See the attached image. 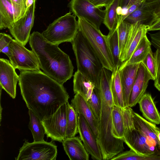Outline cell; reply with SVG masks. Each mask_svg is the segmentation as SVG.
<instances>
[{
  "mask_svg": "<svg viewBox=\"0 0 160 160\" xmlns=\"http://www.w3.org/2000/svg\"><path fill=\"white\" fill-rule=\"evenodd\" d=\"M36 1L28 9L24 15L9 29L12 36L24 46L29 41L34 19Z\"/></svg>",
  "mask_w": 160,
  "mask_h": 160,
  "instance_id": "13",
  "label": "cell"
},
{
  "mask_svg": "<svg viewBox=\"0 0 160 160\" xmlns=\"http://www.w3.org/2000/svg\"><path fill=\"white\" fill-rule=\"evenodd\" d=\"M146 1L153 4L155 7V8L160 5V0H146Z\"/></svg>",
  "mask_w": 160,
  "mask_h": 160,
  "instance_id": "44",
  "label": "cell"
},
{
  "mask_svg": "<svg viewBox=\"0 0 160 160\" xmlns=\"http://www.w3.org/2000/svg\"><path fill=\"white\" fill-rule=\"evenodd\" d=\"M107 38L113 60L114 71L119 68L121 64L120 59V50L117 28L109 32L107 35Z\"/></svg>",
  "mask_w": 160,
  "mask_h": 160,
  "instance_id": "28",
  "label": "cell"
},
{
  "mask_svg": "<svg viewBox=\"0 0 160 160\" xmlns=\"http://www.w3.org/2000/svg\"><path fill=\"white\" fill-rule=\"evenodd\" d=\"M131 114L135 127L142 131L155 147L160 149V144L158 138L160 128L155 124L148 121L134 112L132 109Z\"/></svg>",
  "mask_w": 160,
  "mask_h": 160,
  "instance_id": "19",
  "label": "cell"
},
{
  "mask_svg": "<svg viewBox=\"0 0 160 160\" xmlns=\"http://www.w3.org/2000/svg\"><path fill=\"white\" fill-rule=\"evenodd\" d=\"M18 85L28 109L41 121L51 116L69 98L62 84L40 70L21 71Z\"/></svg>",
  "mask_w": 160,
  "mask_h": 160,
  "instance_id": "1",
  "label": "cell"
},
{
  "mask_svg": "<svg viewBox=\"0 0 160 160\" xmlns=\"http://www.w3.org/2000/svg\"><path fill=\"white\" fill-rule=\"evenodd\" d=\"M96 6L101 8L102 7H106L111 3L114 0H89Z\"/></svg>",
  "mask_w": 160,
  "mask_h": 160,
  "instance_id": "40",
  "label": "cell"
},
{
  "mask_svg": "<svg viewBox=\"0 0 160 160\" xmlns=\"http://www.w3.org/2000/svg\"><path fill=\"white\" fill-rule=\"evenodd\" d=\"M124 122V142L130 149L137 153L148 155L160 149L155 147L144 134L134 125L131 108H121Z\"/></svg>",
  "mask_w": 160,
  "mask_h": 160,
  "instance_id": "6",
  "label": "cell"
},
{
  "mask_svg": "<svg viewBox=\"0 0 160 160\" xmlns=\"http://www.w3.org/2000/svg\"><path fill=\"white\" fill-rule=\"evenodd\" d=\"M150 80H153L151 75L144 64L141 62L130 96L128 107H133L138 103L145 93L148 82Z\"/></svg>",
  "mask_w": 160,
  "mask_h": 160,
  "instance_id": "15",
  "label": "cell"
},
{
  "mask_svg": "<svg viewBox=\"0 0 160 160\" xmlns=\"http://www.w3.org/2000/svg\"><path fill=\"white\" fill-rule=\"evenodd\" d=\"M76 17L71 12L67 13L50 24L42 34L47 40L54 44L71 42L78 31V22Z\"/></svg>",
  "mask_w": 160,
  "mask_h": 160,
  "instance_id": "7",
  "label": "cell"
},
{
  "mask_svg": "<svg viewBox=\"0 0 160 160\" xmlns=\"http://www.w3.org/2000/svg\"><path fill=\"white\" fill-rule=\"evenodd\" d=\"M154 13L155 14L156 19L160 18V5L157 6L154 9Z\"/></svg>",
  "mask_w": 160,
  "mask_h": 160,
  "instance_id": "43",
  "label": "cell"
},
{
  "mask_svg": "<svg viewBox=\"0 0 160 160\" xmlns=\"http://www.w3.org/2000/svg\"><path fill=\"white\" fill-rule=\"evenodd\" d=\"M9 35L4 33H0V52L5 48L8 47L9 44L13 40Z\"/></svg>",
  "mask_w": 160,
  "mask_h": 160,
  "instance_id": "39",
  "label": "cell"
},
{
  "mask_svg": "<svg viewBox=\"0 0 160 160\" xmlns=\"http://www.w3.org/2000/svg\"><path fill=\"white\" fill-rule=\"evenodd\" d=\"M78 115L68 102L67 103V128L66 138L75 136L78 132Z\"/></svg>",
  "mask_w": 160,
  "mask_h": 160,
  "instance_id": "31",
  "label": "cell"
},
{
  "mask_svg": "<svg viewBox=\"0 0 160 160\" xmlns=\"http://www.w3.org/2000/svg\"><path fill=\"white\" fill-rule=\"evenodd\" d=\"M29 41L45 74L62 84L71 78L74 69L71 60L58 45L49 42L38 32L30 35Z\"/></svg>",
  "mask_w": 160,
  "mask_h": 160,
  "instance_id": "3",
  "label": "cell"
},
{
  "mask_svg": "<svg viewBox=\"0 0 160 160\" xmlns=\"http://www.w3.org/2000/svg\"><path fill=\"white\" fill-rule=\"evenodd\" d=\"M24 45L13 39L9 44L11 55L10 62L16 69L21 71L40 70L38 58L32 50L26 48Z\"/></svg>",
  "mask_w": 160,
  "mask_h": 160,
  "instance_id": "9",
  "label": "cell"
},
{
  "mask_svg": "<svg viewBox=\"0 0 160 160\" xmlns=\"http://www.w3.org/2000/svg\"><path fill=\"white\" fill-rule=\"evenodd\" d=\"M87 102L95 116L99 122L101 113V100L98 88L95 87L90 98Z\"/></svg>",
  "mask_w": 160,
  "mask_h": 160,
  "instance_id": "35",
  "label": "cell"
},
{
  "mask_svg": "<svg viewBox=\"0 0 160 160\" xmlns=\"http://www.w3.org/2000/svg\"></svg>",
  "mask_w": 160,
  "mask_h": 160,
  "instance_id": "47",
  "label": "cell"
},
{
  "mask_svg": "<svg viewBox=\"0 0 160 160\" xmlns=\"http://www.w3.org/2000/svg\"><path fill=\"white\" fill-rule=\"evenodd\" d=\"M151 42L146 35L141 40L130 58L122 63L120 66L142 62L151 51Z\"/></svg>",
  "mask_w": 160,
  "mask_h": 160,
  "instance_id": "24",
  "label": "cell"
},
{
  "mask_svg": "<svg viewBox=\"0 0 160 160\" xmlns=\"http://www.w3.org/2000/svg\"><path fill=\"white\" fill-rule=\"evenodd\" d=\"M45 133L53 141L62 142L66 138L67 103L51 116L42 121Z\"/></svg>",
  "mask_w": 160,
  "mask_h": 160,
  "instance_id": "10",
  "label": "cell"
},
{
  "mask_svg": "<svg viewBox=\"0 0 160 160\" xmlns=\"http://www.w3.org/2000/svg\"><path fill=\"white\" fill-rule=\"evenodd\" d=\"M112 75L111 71L103 68L98 88L101 107L97 140L101 151L103 160H110L123 152L124 149L123 139L114 138L112 133V111L115 105L111 88Z\"/></svg>",
  "mask_w": 160,
  "mask_h": 160,
  "instance_id": "2",
  "label": "cell"
},
{
  "mask_svg": "<svg viewBox=\"0 0 160 160\" xmlns=\"http://www.w3.org/2000/svg\"><path fill=\"white\" fill-rule=\"evenodd\" d=\"M78 30L98 57L103 68L112 72L114 66L107 36L85 19L78 18Z\"/></svg>",
  "mask_w": 160,
  "mask_h": 160,
  "instance_id": "5",
  "label": "cell"
},
{
  "mask_svg": "<svg viewBox=\"0 0 160 160\" xmlns=\"http://www.w3.org/2000/svg\"><path fill=\"white\" fill-rule=\"evenodd\" d=\"M78 70L88 78L99 88L102 70L100 61L79 30L71 42Z\"/></svg>",
  "mask_w": 160,
  "mask_h": 160,
  "instance_id": "4",
  "label": "cell"
},
{
  "mask_svg": "<svg viewBox=\"0 0 160 160\" xmlns=\"http://www.w3.org/2000/svg\"><path fill=\"white\" fill-rule=\"evenodd\" d=\"M78 132L87 151L93 160H102L101 149L92 129L82 115H78Z\"/></svg>",
  "mask_w": 160,
  "mask_h": 160,
  "instance_id": "12",
  "label": "cell"
},
{
  "mask_svg": "<svg viewBox=\"0 0 160 160\" xmlns=\"http://www.w3.org/2000/svg\"><path fill=\"white\" fill-rule=\"evenodd\" d=\"M57 146L52 141L44 140L29 142L26 140L19 150L16 160H55Z\"/></svg>",
  "mask_w": 160,
  "mask_h": 160,
  "instance_id": "8",
  "label": "cell"
},
{
  "mask_svg": "<svg viewBox=\"0 0 160 160\" xmlns=\"http://www.w3.org/2000/svg\"><path fill=\"white\" fill-rule=\"evenodd\" d=\"M29 122L28 128L32 135L34 141H43L45 131L41 119L28 109Z\"/></svg>",
  "mask_w": 160,
  "mask_h": 160,
  "instance_id": "30",
  "label": "cell"
},
{
  "mask_svg": "<svg viewBox=\"0 0 160 160\" xmlns=\"http://www.w3.org/2000/svg\"><path fill=\"white\" fill-rule=\"evenodd\" d=\"M142 62L148 70L153 80L154 81L157 76V66L152 50L148 53Z\"/></svg>",
  "mask_w": 160,
  "mask_h": 160,
  "instance_id": "38",
  "label": "cell"
},
{
  "mask_svg": "<svg viewBox=\"0 0 160 160\" xmlns=\"http://www.w3.org/2000/svg\"><path fill=\"white\" fill-rule=\"evenodd\" d=\"M138 103L140 110L146 120L155 124H160V114L150 94L145 93Z\"/></svg>",
  "mask_w": 160,
  "mask_h": 160,
  "instance_id": "22",
  "label": "cell"
},
{
  "mask_svg": "<svg viewBox=\"0 0 160 160\" xmlns=\"http://www.w3.org/2000/svg\"><path fill=\"white\" fill-rule=\"evenodd\" d=\"M158 138L160 144V131L159 132L158 135Z\"/></svg>",
  "mask_w": 160,
  "mask_h": 160,
  "instance_id": "46",
  "label": "cell"
},
{
  "mask_svg": "<svg viewBox=\"0 0 160 160\" xmlns=\"http://www.w3.org/2000/svg\"><path fill=\"white\" fill-rule=\"evenodd\" d=\"M66 153L70 160H88L89 153L78 137L66 138L62 142Z\"/></svg>",
  "mask_w": 160,
  "mask_h": 160,
  "instance_id": "21",
  "label": "cell"
},
{
  "mask_svg": "<svg viewBox=\"0 0 160 160\" xmlns=\"http://www.w3.org/2000/svg\"><path fill=\"white\" fill-rule=\"evenodd\" d=\"M69 6L73 15L85 19L99 29L104 21L105 10L96 6L89 0H71Z\"/></svg>",
  "mask_w": 160,
  "mask_h": 160,
  "instance_id": "11",
  "label": "cell"
},
{
  "mask_svg": "<svg viewBox=\"0 0 160 160\" xmlns=\"http://www.w3.org/2000/svg\"><path fill=\"white\" fill-rule=\"evenodd\" d=\"M146 0H130L121 14L118 15V25L133 12Z\"/></svg>",
  "mask_w": 160,
  "mask_h": 160,
  "instance_id": "36",
  "label": "cell"
},
{
  "mask_svg": "<svg viewBox=\"0 0 160 160\" xmlns=\"http://www.w3.org/2000/svg\"><path fill=\"white\" fill-rule=\"evenodd\" d=\"M112 120L113 136L118 139H123L124 127L122 109L115 105L112 111Z\"/></svg>",
  "mask_w": 160,
  "mask_h": 160,
  "instance_id": "29",
  "label": "cell"
},
{
  "mask_svg": "<svg viewBox=\"0 0 160 160\" xmlns=\"http://www.w3.org/2000/svg\"><path fill=\"white\" fill-rule=\"evenodd\" d=\"M15 69L8 60L0 58V86L12 98L16 97V86L19 80Z\"/></svg>",
  "mask_w": 160,
  "mask_h": 160,
  "instance_id": "14",
  "label": "cell"
},
{
  "mask_svg": "<svg viewBox=\"0 0 160 160\" xmlns=\"http://www.w3.org/2000/svg\"><path fill=\"white\" fill-rule=\"evenodd\" d=\"M36 0H26V5L27 7L28 8Z\"/></svg>",
  "mask_w": 160,
  "mask_h": 160,
  "instance_id": "45",
  "label": "cell"
},
{
  "mask_svg": "<svg viewBox=\"0 0 160 160\" xmlns=\"http://www.w3.org/2000/svg\"><path fill=\"white\" fill-rule=\"evenodd\" d=\"M119 68L112 72L111 88L115 105L123 108L125 107Z\"/></svg>",
  "mask_w": 160,
  "mask_h": 160,
  "instance_id": "27",
  "label": "cell"
},
{
  "mask_svg": "<svg viewBox=\"0 0 160 160\" xmlns=\"http://www.w3.org/2000/svg\"><path fill=\"white\" fill-rule=\"evenodd\" d=\"M151 43L156 50L153 54L157 66V76L154 80V86L160 92V30L150 34Z\"/></svg>",
  "mask_w": 160,
  "mask_h": 160,
  "instance_id": "33",
  "label": "cell"
},
{
  "mask_svg": "<svg viewBox=\"0 0 160 160\" xmlns=\"http://www.w3.org/2000/svg\"><path fill=\"white\" fill-rule=\"evenodd\" d=\"M160 30V18L156 20L149 26L148 31Z\"/></svg>",
  "mask_w": 160,
  "mask_h": 160,
  "instance_id": "41",
  "label": "cell"
},
{
  "mask_svg": "<svg viewBox=\"0 0 160 160\" xmlns=\"http://www.w3.org/2000/svg\"><path fill=\"white\" fill-rule=\"evenodd\" d=\"M95 86L87 77L77 70L74 74L73 90L75 94L78 93L87 101L90 98Z\"/></svg>",
  "mask_w": 160,
  "mask_h": 160,
  "instance_id": "23",
  "label": "cell"
},
{
  "mask_svg": "<svg viewBox=\"0 0 160 160\" xmlns=\"http://www.w3.org/2000/svg\"><path fill=\"white\" fill-rule=\"evenodd\" d=\"M11 1L13 7L15 23L24 15L28 8L27 7L26 5V0Z\"/></svg>",
  "mask_w": 160,
  "mask_h": 160,
  "instance_id": "37",
  "label": "cell"
},
{
  "mask_svg": "<svg viewBox=\"0 0 160 160\" xmlns=\"http://www.w3.org/2000/svg\"><path fill=\"white\" fill-rule=\"evenodd\" d=\"M154 8L152 4L146 0L123 21L131 24L139 22L149 26L156 20L154 13Z\"/></svg>",
  "mask_w": 160,
  "mask_h": 160,
  "instance_id": "20",
  "label": "cell"
},
{
  "mask_svg": "<svg viewBox=\"0 0 160 160\" xmlns=\"http://www.w3.org/2000/svg\"><path fill=\"white\" fill-rule=\"evenodd\" d=\"M132 24L123 21L117 26L120 50V59L123 54L127 43Z\"/></svg>",
  "mask_w": 160,
  "mask_h": 160,
  "instance_id": "34",
  "label": "cell"
},
{
  "mask_svg": "<svg viewBox=\"0 0 160 160\" xmlns=\"http://www.w3.org/2000/svg\"><path fill=\"white\" fill-rule=\"evenodd\" d=\"M71 100V105L78 114L83 115L92 129L97 139L99 134V123L88 104L82 96L76 93Z\"/></svg>",
  "mask_w": 160,
  "mask_h": 160,
  "instance_id": "18",
  "label": "cell"
},
{
  "mask_svg": "<svg viewBox=\"0 0 160 160\" xmlns=\"http://www.w3.org/2000/svg\"><path fill=\"white\" fill-rule=\"evenodd\" d=\"M15 23L13 7L11 0H0V29H8Z\"/></svg>",
  "mask_w": 160,
  "mask_h": 160,
  "instance_id": "25",
  "label": "cell"
},
{
  "mask_svg": "<svg viewBox=\"0 0 160 160\" xmlns=\"http://www.w3.org/2000/svg\"><path fill=\"white\" fill-rule=\"evenodd\" d=\"M121 0H114L105 7L103 23L111 32L117 28L118 19V11Z\"/></svg>",
  "mask_w": 160,
  "mask_h": 160,
  "instance_id": "26",
  "label": "cell"
},
{
  "mask_svg": "<svg viewBox=\"0 0 160 160\" xmlns=\"http://www.w3.org/2000/svg\"><path fill=\"white\" fill-rule=\"evenodd\" d=\"M129 0H121L118 11L119 15L121 14L122 10L126 7Z\"/></svg>",
  "mask_w": 160,
  "mask_h": 160,
  "instance_id": "42",
  "label": "cell"
},
{
  "mask_svg": "<svg viewBox=\"0 0 160 160\" xmlns=\"http://www.w3.org/2000/svg\"><path fill=\"white\" fill-rule=\"evenodd\" d=\"M139 63L128 64L120 66L119 68L120 78L125 107H128L130 96Z\"/></svg>",
  "mask_w": 160,
  "mask_h": 160,
  "instance_id": "16",
  "label": "cell"
},
{
  "mask_svg": "<svg viewBox=\"0 0 160 160\" xmlns=\"http://www.w3.org/2000/svg\"><path fill=\"white\" fill-rule=\"evenodd\" d=\"M149 27L139 22L132 24L127 43L120 58L121 64L131 57L141 40L146 35Z\"/></svg>",
  "mask_w": 160,
  "mask_h": 160,
  "instance_id": "17",
  "label": "cell"
},
{
  "mask_svg": "<svg viewBox=\"0 0 160 160\" xmlns=\"http://www.w3.org/2000/svg\"><path fill=\"white\" fill-rule=\"evenodd\" d=\"M111 160H160V150L148 155L139 154L132 150L122 152L112 158Z\"/></svg>",
  "mask_w": 160,
  "mask_h": 160,
  "instance_id": "32",
  "label": "cell"
}]
</instances>
